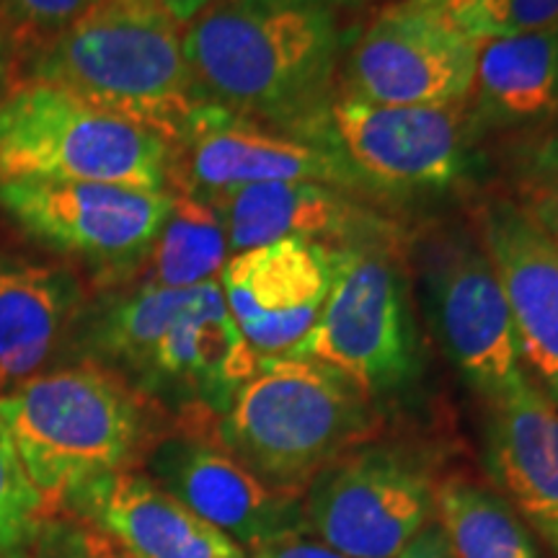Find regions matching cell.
<instances>
[{"mask_svg": "<svg viewBox=\"0 0 558 558\" xmlns=\"http://www.w3.org/2000/svg\"><path fill=\"white\" fill-rule=\"evenodd\" d=\"M181 29L143 0H99L26 58V78L68 90L171 145L202 104Z\"/></svg>", "mask_w": 558, "mask_h": 558, "instance_id": "obj_4", "label": "cell"}, {"mask_svg": "<svg viewBox=\"0 0 558 558\" xmlns=\"http://www.w3.org/2000/svg\"><path fill=\"white\" fill-rule=\"evenodd\" d=\"M62 512L99 527L130 558H246V550L190 512L148 473L132 469L75 488Z\"/></svg>", "mask_w": 558, "mask_h": 558, "instance_id": "obj_18", "label": "cell"}, {"mask_svg": "<svg viewBox=\"0 0 558 558\" xmlns=\"http://www.w3.org/2000/svg\"><path fill=\"white\" fill-rule=\"evenodd\" d=\"M19 60V52H16V45H13L9 29H5L3 19H0V90H3L5 81H9L13 65H16Z\"/></svg>", "mask_w": 558, "mask_h": 558, "instance_id": "obj_32", "label": "cell"}, {"mask_svg": "<svg viewBox=\"0 0 558 558\" xmlns=\"http://www.w3.org/2000/svg\"><path fill=\"white\" fill-rule=\"evenodd\" d=\"M437 484L399 445H357L308 481L305 527L349 558H393L435 520Z\"/></svg>", "mask_w": 558, "mask_h": 558, "instance_id": "obj_10", "label": "cell"}, {"mask_svg": "<svg viewBox=\"0 0 558 558\" xmlns=\"http://www.w3.org/2000/svg\"><path fill=\"white\" fill-rule=\"evenodd\" d=\"M148 476L190 512L246 550L305 530L300 497L269 488L220 442L181 432L150 445Z\"/></svg>", "mask_w": 558, "mask_h": 558, "instance_id": "obj_14", "label": "cell"}, {"mask_svg": "<svg viewBox=\"0 0 558 558\" xmlns=\"http://www.w3.org/2000/svg\"><path fill=\"white\" fill-rule=\"evenodd\" d=\"M45 520L39 494L21 469L9 435L0 427V558H26Z\"/></svg>", "mask_w": 558, "mask_h": 558, "instance_id": "obj_24", "label": "cell"}, {"mask_svg": "<svg viewBox=\"0 0 558 558\" xmlns=\"http://www.w3.org/2000/svg\"><path fill=\"white\" fill-rule=\"evenodd\" d=\"M393 558H456L442 525L432 520Z\"/></svg>", "mask_w": 558, "mask_h": 558, "instance_id": "obj_30", "label": "cell"}, {"mask_svg": "<svg viewBox=\"0 0 558 558\" xmlns=\"http://www.w3.org/2000/svg\"><path fill=\"white\" fill-rule=\"evenodd\" d=\"M518 207L558 246V158L541 160L522 179Z\"/></svg>", "mask_w": 558, "mask_h": 558, "instance_id": "obj_28", "label": "cell"}, {"mask_svg": "<svg viewBox=\"0 0 558 558\" xmlns=\"http://www.w3.org/2000/svg\"><path fill=\"white\" fill-rule=\"evenodd\" d=\"M0 393H3V388H0Z\"/></svg>", "mask_w": 558, "mask_h": 558, "instance_id": "obj_34", "label": "cell"}, {"mask_svg": "<svg viewBox=\"0 0 558 558\" xmlns=\"http://www.w3.org/2000/svg\"><path fill=\"white\" fill-rule=\"evenodd\" d=\"M269 181H318L362 190L331 145L246 120L202 101L171 143L169 190L213 205L243 186Z\"/></svg>", "mask_w": 558, "mask_h": 558, "instance_id": "obj_11", "label": "cell"}, {"mask_svg": "<svg viewBox=\"0 0 558 558\" xmlns=\"http://www.w3.org/2000/svg\"><path fill=\"white\" fill-rule=\"evenodd\" d=\"M246 558H349L331 546H326L324 541H318L316 535L305 530H292V533L279 535V538L264 543L256 550H251Z\"/></svg>", "mask_w": 558, "mask_h": 558, "instance_id": "obj_29", "label": "cell"}, {"mask_svg": "<svg viewBox=\"0 0 558 558\" xmlns=\"http://www.w3.org/2000/svg\"><path fill=\"white\" fill-rule=\"evenodd\" d=\"M411 5H416V9H424V11H432L437 13V16H452V13L469 9L471 3H476V0H409Z\"/></svg>", "mask_w": 558, "mask_h": 558, "instance_id": "obj_33", "label": "cell"}, {"mask_svg": "<svg viewBox=\"0 0 558 558\" xmlns=\"http://www.w3.org/2000/svg\"><path fill=\"white\" fill-rule=\"evenodd\" d=\"M488 407L484 458L494 492L558 556V403L527 378Z\"/></svg>", "mask_w": 558, "mask_h": 558, "instance_id": "obj_19", "label": "cell"}, {"mask_svg": "<svg viewBox=\"0 0 558 558\" xmlns=\"http://www.w3.org/2000/svg\"><path fill=\"white\" fill-rule=\"evenodd\" d=\"M230 254L275 241H308L331 248L399 246L393 220L362 205L352 192L318 181H269L243 186L218 202Z\"/></svg>", "mask_w": 558, "mask_h": 558, "instance_id": "obj_16", "label": "cell"}, {"mask_svg": "<svg viewBox=\"0 0 558 558\" xmlns=\"http://www.w3.org/2000/svg\"><path fill=\"white\" fill-rule=\"evenodd\" d=\"M373 403L357 383L324 362L259 360L218 418V442L284 497H303L320 469L365 442Z\"/></svg>", "mask_w": 558, "mask_h": 558, "instance_id": "obj_5", "label": "cell"}, {"mask_svg": "<svg viewBox=\"0 0 558 558\" xmlns=\"http://www.w3.org/2000/svg\"><path fill=\"white\" fill-rule=\"evenodd\" d=\"M99 0H0V19L9 29L16 52L26 58L37 47L58 37Z\"/></svg>", "mask_w": 558, "mask_h": 558, "instance_id": "obj_26", "label": "cell"}, {"mask_svg": "<svg viewBox=\"0 0 558 558\" xmlns=\"http://www.w3.org/2000/svg\"><path fill=\"white\" fill-rule=\"evenodd\" d=\"M448 21L476 41L520 37L558 24V0H476Z\"/></svg>", "mask_w": 558, "mask_h": 558, "instance_id": "obj_25", "label": "cell"}, {"mask_svg": "<svg viewBox=\"0 0 558 558\" xmlns=\"http://www.w3.org/2000/svg\"><path fill=\"white\" fill-rule=\"evenodd\" d=\"M411 264L432 331L465 383L488 403L525 383L512 313L478 230L429 228L414 241Z\"/></svg>", "mask_w": 558, "mask_h": 558, "instance_id": "obj_8", "label": "cell"}, {"mask_svg": "<svg viewBox=\"0 0 558 558\" xmlns=\"http://www.w3.org/2000/svg\"><path fill=\"white\" fill-rule=\"evenodd\" d=\"M478 45L409 0L362 32L344 68V96L386 107H456L471 96Z\"/></svg>", "mask_w": 558, "mask_h": 558, "instance_id": "obj_13", "label": "cell"}, {"mask_svg": "<svg viewBox=\"0 0 558 558\" xmlns=\"http://www.w3.org/2000/svg\"><path fill=\"white\" fill-rule=\"evenodd\" d=\"M83 305L81 277L65 264L0 254V388L39 375L78 326Z\"/></svg>", "mask_w": 558, "mask_h": 558, "instance_id": "obj_20", "label": "cell"}, {"mask_svg": "<svg viewBox=\"0 0 558 558\" xmlns=\"http://www.w3.org/2000/svg\"><path fill=\"white\" fill-rule=\"evenodd\" d=\"M337 256L339 248L292 239L230 254L218 282L256 357H284L308 337L329 298Z\"/></svg>", "mask_w": 558, "mask_h": 558, "instance_id": "obj_15", "label": "cell"}, {"mask_svg": "<svg viewBox=\"0 0 558 558\" xmlns=\"http://www.w3.org/2000/svg\"><path fill=\"white\" fill-rule=\"evenodd\" d=\"M228 259V235L218 209L205 199L173 192L169 218L140 269V282L156 288H197L215 282Z\"/></svg>", "mask_w": 558, "mask_h": 558, "instance_id": "obj_22", "label": "cell"}, {"mask_svg": "<svg viewBox=\"0 0 558 558\" xmlns=\"http://www.w3.org/2000/svg\"><path fill=\"white\" fill-rule=\"evenodd\" d=\"M471 130L541 128L558 117V24L478 45Z\"/></svg>", "mask_w": 558, "mask_h": 558, "instance_id": "obj_21", "label": "cell"}, {"mask_svg": "<svg viewBox=\"0 0 558 558\" xmlns=\"http://www.w3.org/2000/svg\"><path fill=\"white\" fill-rule=\"evenodd\" d=\"M476 230L505 290L522 367L558 403V246L509 197L488 199Z\"/></svg>", "mask_w": 558, "mask_h": 558, "instance_id": "obj_17", "label": "cell"}, {"mask_svg": "<svg viewBox=\"0 0 558 558\" xmlns=\"http://www.w3.org/2000/svg\"><path fill=\"white\" fill-rule=\"evenodd\" d=\"M75 329L88 362L192 424L218 422L259 367L218 279L197 288L137 282L101 300Z\"/></svg>", "mask_w": 558, "mask_h": 558, "instance_id": "obj_2", "label": "cell"}, {"mask_svg": "<svg viewBox=\"0 0 558 558\" xmlns=\"http://www.w3.org/2000/svg\"><path fill=\"white\" fill-rule=\"evenodd\" d=\"M171 145L41 81L0 96V181H96L171 192Z\"/></svg>", "mask_w": 558, "mask_h": 558, "instance_id": "obj_6", "label": "cell"}, {"mask_svg": "<svg viewBox=\"0 0 558 558\" xmlns=\"http://www.w3.org/2000/svg\"><path fill=\"white\" fill-rule=\"evenodd\" d=\"M181 41L199 101L331 145L339 0H213Z\"/></svg>", "mask_w": 558, "mask_h": 558, "instance_id": "obj_1", "label": "cell"}, {"mask_svg": "<svg viewBox=\"0 0 558 558\" xmlns=\"http://www.w3.org/2000/svg\"><path fill=\"white\" fill-rule=\"evenodd\" d=\"M407 264L396 246L339 248L337 275L313 329L284 357L324 362L369 401L399 393L422 369Z\"/></svg>", "mask_w": 558, "mask_h": 558, "instance_id": "obj_7", "label": "cell"}, {"mask_svg": "<svg viewBox=\"0 0 558 558\" xmlns=\"http://www.w3.org/2000/svg\"><path fill=\"white\" fill-rule=\"evenodd\" d=\"M143 3L153 5V9H158L160 13H166V16H171L177 24H190V21L197 16L207 9L213 0H143Z\"/></svg>", "mask_w": 558, "mask_h": 558, "instance_id": "obj_31", "label": "cell"}, {"mask_svg": "<svg viewBox=\"0 0 558 558\" xmlns=\"http://www.w3.org/2000/svg\"><path fill=\"white\" fill-rule=\"evenodd\" d=\"M471 122L456 107H386L339 96L329 109V143L362 190L442 192L469 169Z\"/></svg>", "mask_w": 558, "mask_h": 558, "instance_id": "obj_12", "label": "cell"}, {"mask_svg": "<svg viewBox=\"0 0 558 558\" xmlns=\"http://www.w3.org/2000/svg\"><path fill=\"white\" fill-rule=\"evenodd\" d=\"M150 409L120 375L88 360L0 393V427L39 494L45 518L62 514L75 488L130 471L150 450Z\"/></svg>", "mask_w": 558, "mask_h": 558, "instance_id": "obj_3", "label": "cell"}, {"mask_svg": "<svg viewBox=\"0 0 558 558\" xmlns=\"http://www.w3.org/2000/svg\"><path fill=\"white\" fill-rule=\"evenodd\" d=\"M26 558H130L99 527L73 514H52L41 520Z\"/></svg>", "mask_w": 558, "mask_h": 558, "instance_id": "obj_27", "label": "cell"}, {"mask_svg": "<svg viewBox=\"0 0 558 558\" xmlns=\"http://www.w3.org/2000/svg\"><path fill=\"white\" fill-rule=\"evenodd\" d=\"M171 202L173 192L96 181H0V213L11 226L99 282L140 275Z\"/></svg>", "mask_w": 558, "mask_h": 558, "instance_id": "obj_9", "label": "cell"}, {"mask_svg": "<svg viewBox=\"0 0 558 558\" xmlns=\"http://www.w3.org/2000/svg\"><path fill=\"white\" fill-rule=\"evenodd\" d=\"M435 520L456 558H541L530 527L509 501L471 478L437 484Z\"/></svg>", "mask_w": 558, "mask_h": 558, "instance_id": "obj_23", "label": "cell"}]
</instances>
